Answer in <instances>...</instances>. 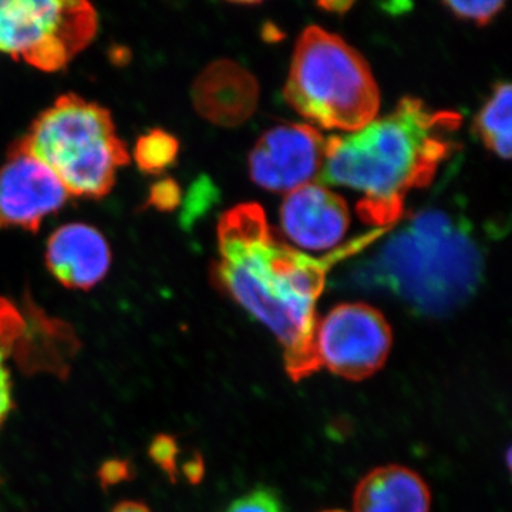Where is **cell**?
<instances>
[{
  "mask_svg": "<svg viewBox=\"0 0 512 512\" xmlns=\"http://www.w3.org/2000/svg\"><path fill=\"white\" fill-rule=\"evenodd\" d=\"M320 8L328 10V12L345 13L352 8V2H325L320 3Z\"/></svg>",
  "mask_w": 512,
  "mask_h": 512,
  "instance_id": "cell-21",
  "label": "cell"
},
{
  "mask_svg": "<svg viewBox=\"0 0 512 512\" xmlns=\"http://www.w3.org/2000/svg\"><path fill=\"white\" fill-rule=\"evenodd\" d=\"M293 110L328 130L357 131L375 120L380 93L369 64L318 26L303 30L284 89Z\"/></svg>",
  "mask_w": 512,
  "mask_h": 512,
  "instance_id": "cell-5",
  "label": "cell"
},
{
  "mask_svg": "<svg viewBox=\"0 0 512 512\" xmlns=\"http://www.w3.org/2000/svg\"><path fill=\"white\" fill-rule=\"evenodd\" d=\"M392 329L386 318L366 303L336 306L315 329L320 366L350 380H363L382 369L392 349Z\"/></svg>",
  "mask_w": 512,
  "mask_h": 512,
  "instance_id": "cell-7",
  "label": "cell"
},
{
  "mask_svg": "<svg viewBox=\"0 0 512 512\" xmlns=\"http://www.w3.org/2000/svg\"><path fill=\"white\" fill-rule=\"evenodd\" d=\"M329 512H340V511H329Z\"/></svg>",
  "mask_w": 512,
  "mask_h": 512,
  "instance_id": "cell-22",
  "label": "cell"
},
{
  "mask_svg": "<svg viewBox=\"0 0 512 512\" xmlns=\"http://www.w3.org/2000/svg\"><path fill=\"white\" fill-rule=\"evenodd\" d=\"M9 151L45 165L67 194H109L119 168L130 163L110 111L77 94H64L43 111Z\"/></svg>",
  "mask_w": 512,
  "mask_h": 512,
  "instance_id": "cell-4",
  "label": "cell"
},
{
  "mask_svg": "<svg viewBox=\"0 0 512 512\" xmlns=\"http://www.w3.org/2000/svg\"><path fill=\"white\" fill-rule=\"evenodd\" d=\"M69 194L45 165L9 151L0 167V229L39 231L47 215L66 204Z\"/></svg>",
  "mask_w": 512,
  "mask_h": 512,
  "instance_id": "cell-9",
  "label": "cell"
},
{
  "mask_svg": "<svg viewBox=\"0 0 512 512\" xmlns=\"http://www.w3.org/2000/svg\"><path fill=\"white\" fill-rule=\"evenodd\" d=\"M460 126L456 111L403 97L389 116L329 138L320 180L362 192L356 210L366 224L392 225L402 217L406 195L427 187L457 150Z\"/></svg>",
  "mask_w": 512,
  "mask_h": 512,
  "instance_id": "cell-2",
  "label": "cell"
},
{
  "mask_svg": "<svg viewBox=\"0 0 512 512\" xmlns=\"http://www.w3.org/2000/svg\"><path fill=\"white\" fill-rule=\"evenodd\" d=\"M511 84L498 83L474 120V130L484 146L504 160L511 158Z\"/></svg>",
  "mask_w": 512,
  "mask_h": 512,
  "instance_id": "cell-15",
  "label": "cell"
},
{
  "mask_svg": "<svg viewBox=\"0 0 512 512\" xmlns=\"http://www.w3.org/2000/svg\"><path fill=\"white\" fill-rule=\"evenodd\" d=\"M180 187L173 180H163L151 187L148 205L160 211H171L181 204Z\"/></svg>",
  "mask_w": 512,
  "mask_h": 512,
  "instance_id": "cell-19",
  "label": "cell"
},
{
  "mask_svg": "<svg viewBox=\"0 0 512 512\" xmlns=\"http://www.w3.org/2000/svg\"><path fill=\"white\" fill-rule=\"evenodd\" d=\"M32 323L15 303L0 296V427L13 409L9 357L32 342Z\"/></svg>",
  "mask_w": 512,
  "mask_h": 512,
  "instance_id": "cell-14",
  "label": "cell"
},
{
  "mask_svg": "<svg viewBox=\"0 0 512 512\" xmlns=\"http://www.w3.org/2000/svg\"><path fill=\"white\" fill-rule=\"evenodd\" d=\"M259 84L241 64L221 59L205 67L192 87L195 110L221 127H237L254 114Z\"/></svg>",
  "mask_w": 512,
  "mask_h": 512,
  "instance_id": "cell-11",
  "label": "cell"
},
{
  "mask_svg": "<svg viewBox=\"0 0 512 512\" xmlns=\"http://www.w3.org/2000/svg\"><path fill=\"white\" fill-rule=\"evenodd\" d=\"M484 256L470 225L430 208L410 218L360 272L406 303L417 315L441 318L476 295Z\"/></svg>",
  "mask_w": 512,
  "mask_h": 512,
  "instance_id": "cell-3",
  "label": "cell"
},
{
  "mask_svg": "<svg viewBox=\"0 0 512 512\" xmlns=\"http://www.w3.org/2000/svg\"><path fill=\"white\" fill-rule=\"evenodd\" d=\"M225 512H285L281 501L271 490L259 488L242 495L234 501Z\"/></svg>",
  "mask_w": 512,
  "mask_h": 512,
  "instance_id": "cell-18",
  "label": "cell"
},
{
  "mask_svg": "<svg viewBox=\"0 0 512 512\" xmlns=\"http://www.w3.org/2000/svg\"><path fill=\"white\" fill-rule=\"evenodd\" d=\"M178 148L180 144L177 138L165 133L164 130L154 128L138 138L134 148V160L144 173L158 174L174 163Z\"/></svg>",
  "mask_w": 512,
  "mask_h": 512,
  "instance_id": "cell-16",
  "label": "cell"
},
{
  "mask_svg": "<svg viewBox=\"0 0 512 512\" xmlns=\"http://www.w3.org/2000/svg\"><path fill=\"white\" fill-rule=\"evenodd\" d=\"M286 237L309 251L336 247L348 232V205L339 195L318 184H306L286 195L281 208Z\"/></svg>",
  "mask_w": 512,
  "mask_h": 512,
  "instance_id": "cell-10",
  "label": "cell"
},
{
  "mask_svg": "<svg viewBox=\"0 0 512 512\" xmlns=\"http://www.w3.org/2000/svg\"><path fill=\"white\" fill-rule=\"evenodd\" d=\"M355 512H430L429 487L406 467L376 468L355 491Z\"/></svg>",
  "mask_w": 512,
  "mask_h": 512,
  "instance_id": "cell-13",
  "label": "cell"
},
{
  "mask_svg": "<svg viewBox=\"0 0 512 512\" xmlns=\"http://www.w3.org/2000/svg\"><path fill=\"white\" fill-rule=\"evenodd\" d=\"M355 249L353 245L320 259L295 251L272 234L265 211L255 202L239 204L221 217L215 282L274 333L295 380L319 369L316 301L330 266Z\"/></svg>",
  "mask_w": 512,
  "mask_h": 512,
  "instance_id": "cell-1",
  "label": "cell"
},
{
  "mask_svg": "<svg viewBox=\"0 0 512 512\" xmlns=\"http://www.w3.org/2000/svg\"><path fill=\"white\" fill-rule=\"evenodd\" d=\"M113 512H151L147 505L136 503V501H123L114 508Z\"/></svg>",
  "mask_w": 512,
  "mask_h": 512,
  "instance_id": "cell-20",
  "label": "cell"
},
{
  "mask_svg": "<svg viewBox=\"0 0 512 512\" xmlns=\"http://www.w3.org/2000/svg\"><path fill=\"white\" fill-rule=\"evenodd\" d=\"M444 6L458 19L485 26L504 8V2H446Z\"/></svg>",
  "mask_w": 512,
  "mask_h": 512,
  "instance_id": "cell-17",
  "label": "cell"
},
{
  "mask_svg": "<svg viewBox=\"0 0 512 512\" xmlns=\"http://www.w3.org/2000/svg\"><path fill=\"white\" fill-rule=\"evenodd\" d=\"M328 140L308 124H281L262 134L249 156L252 181L264 190L289 194L311 184L326 160Z\"/></svg>",
  "mask_w": 512,
  "mask_h": 512,
  "instance_id": "cell-8",
  "label": "cell"
},
{
  "mask_svg": "<svg viewBox=\"0 0 512 512\" xmlns=\"http://www.w3.org/2000/svg\"><path fill=\"white\" fill-rule=\"evenodd\" d=\"M96 9L84 0H0V53L57 72L92 43Z\"/></svg>",
  "mask_w": 512,
  "mask_h": 512,
  "instance_id": "cell-6",
  "label": "cell"
},
{
  "mask_svg": "<svg viewBox=\"0 0 512 512\" xmlns=\"http://www.w3.org/2000/svg\"><path fill=\"white\" fill-rule=\"evenodd\" d=\"M110 265L109 244L90 225H63L47 242V269L66 288L89 291L103 281Z\"/></svg>",
  "mask_w": 512,
  "mask_h": 512,
  "instance_id": "cell-12",
  "label": "cell"
}]
</instances>
